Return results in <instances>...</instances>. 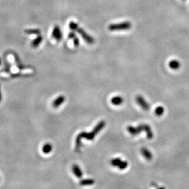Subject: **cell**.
Here are the masks:
<instances>
[{
    "mask_svg": "<svg viewBox=\"0 0 189 189\" xmlns=\"http://www.w3.org/2000/svg\"><path fill=\"white\" fill-rule=\"evenodd\" d=\"M127 131L133 136L138 135L141 132L144 131L146 133V136L148 139L151 140L154 137V133L152 129L148 124H140L138 127H133V126L129 125L127 127Z\"/></svg>",
    "mask_w": 189,
    "mask_h": 189,
    "instance_id": "obj_1",
    "label": "cell"
},
{
    "mask_svg": "<svg viewBox=\"0 0 189 189\" xmlns=\"http://www.w3.org/2000/svg\"><path fill=\"white\" fill-rule=\"evenodd\" d=\"M132 27V24L129 21H124L120 23H115L112 24L108 26V29L110 31H124L128 30Z\"/></svg>",
    "mask_w": 189,
    "mask_h": 189,
    "instance_id": "obj_2",
    "label": "cell"
},
{
    "mask_svg": "<svg viewBox=\"0 0 189 189\" xmlns=\"http://www.w3.org/2000/svg\"><path fill=\"white\" fill-rule=\"evenodd\" d=\"M77 31L78 32V33L81 36V37L84 39V41L86 43H88V44H90V45L93 44L94 43V38L91 37L90 35H89L83 29L81 28H78L77 29Z\"/></svg>",
    "mask_w": 189,
    "mask_h": 189,
    "instance_id": "obj_3",
    "label": "cell"
},
{
    "mask_svg": "<svg viewBox=\"0 0 189 189\" xmlns=\"http://www.w3.org/2000/svg\"><path fill=\"white\" fill-rule=\"evenodd\" d=\"M111 165L113 167L119 168L121 170H123L127 168L128 162L126 161H122L120 158H115L111 160Z\"/></svg>",
    "mask_w": 189,
    "mask_h": 189,
    "instance_id": "obj_4",
    "label": "cell"
},
{
    "mask_svg": "<svg viewBox=\"0 0 189 189\" xmlns=\"http://www.w3.org/2000/svg\"><path fill=\"white\" fill-rule=\"evenodd\" d=\"M136 102L141 108H142L145 110H146V111L150 108V105H149L147 102L143 98L142 96H138L136 97Z\"/></svg>",
    "mask_w": 189,
    "mask_h": 189,
    "instance_id": "obj_5",
    "label": "cell"
},
{
    "mask_svg": "<svg viewBox=\"0 0 189 189\" xmlns=\"http://www.w3.org/2000/svg\"><path fill=\"white\" fill-rule=\"evenodd\" d=\"M52 36L57 41H60L62 37V34L61 32V30L60 28L58 26H54V28L53 29V33H52Z\"/></svg>",
    "mask_w": 189,
    "mask_h": 189,
    "instance_id": "obj_6",
    "label": "cell"
},
{
    "mask_svg": "<svg viewBox=\"0 0 189 189\" xmlns=\"http://www.w3.org/2000/svg\"><path fill=\"white\" fill-rule=\"evenodd\" d=\"M105 125H106V123L104 121H101L100 122H99L98 123V124L96 126V127H94V129L92 131V133L96 136L97 133H99L100 132V131L101 130H102L105 127Z\"/></svg>",
    "mask_w": 189,
    "mask_h": 189,
    "instance_id": "obj_7",
    "label": "cell"
},
{
    "mask_svg": "<svg viewBox=\"0 0 189 189\" xmlns=\"http://www.w3.org/2000/svg\"><path fill=\"white\" fill-rule=\"evenodd\" d=\"M141 152L142 153L143 157L147 160H151L152 159V154L147 149L143 147L141 149Z\"/></svg>",
    "mask_w": 189,
    "mask_h": 189,
    "instance_id": "obj_8",
    "label": "cell"
},
{
    "mask_svg": "<svg viewBox=\"0 0 189 189\" xmlns=\"http://www.w3.org/2000/svg\"><path fill=\"white\" fill-rule=\"evenodd\" d=\"M65 101V97L64 96H60L58 98H57L53 102L52 105L54 108L59 107L62 103H64Z\"/></svg>",
    "mask_w": 189,
    "mask_h": 189,
    "instance_id": "obj_9",
    "label": "cell"
},
{
    "mask_svg": "<svg viewBox=\"0 0 189 189\" xmlns=\"http://www.w3.org/2000/svg\"><path fill=\"white\" fill-rule=\"evenodd\" d=\"M72 170L74 173L75 175L78 178H81L83 176V173L80 169V168L77 165H74L72 167Z\"/></svg>",
    "mask_w": 189,
    "mask_h": 189,
    "instance_id": "obj_10",
    "label": "cell"
},
{
    "mask_svg": "<svg viewBox=\"0 0 189 189\" xmlns=\"http://www.w3.org/2000/svg\"><path fill=\"white\" fill-rule=\"evenodd\" d=\"M124 99L121 96H115L111 99V102L115 105H120L123 103Z\"/></svg>",
    "mask_w": 189,
    "mask_h": 189,
    "instance_id": "obj_11",
    "label": "cell"
},
{
    "mask_svg": "<svg viewBox=\"0 0 189 189\" xmlns=\"http://www.w3.org/2000/svg\"><path fill=\"white\" fill-rule=\"evenodd\" d=\"M180 62L176 59H173L170 61L169 62V67L172 69H174V70H176L178 69L180 67Z\"/></svg>",
    "mask_w": 189,
    "mask_h": 189,
    "instance_id": "obj_12",
    "label": "cell"
},
{
    "mask_svg": "<svg viewBox=\"0 0 189 189\" xmlns=\"http://www.w3.org/2000/svg\"><path fill=\"white\" fill-rule=\"evenodd\" d=\"M42 40H43L42 37L41 35H39L32 42L31 45H32V47H34V48H36V47H37L39 45L41 44V43L42 42Z\"/></svg>",
    "mask_w": 189,
    "mask_h": 189,
    "instance_id": "obj_13",
    "label": "cell"
},
{
    "mask_svg": "<svg viewBox=\"0 0 189 189\" xmlns=\"http://www.w3.org/2000/svg\"><path fill=\"white\" fill-rule=\"evenodd\" d=\"M94 183H95V180L94 179H86L82 180L80 182V184L82 185H93Z\"/></svg>",
    "mask_w": 189,
    "mask_h": 189,
    "instance_id": "obj_14",
    "label": "cell"
},
{
    "mask_svg": "<svg viewBox=\"0 0 189 189\" xmlns=\"http://www.w3.org/2000/svg\"><path fill=\"white\" fill-rule=\"evenodd\" d=\"M52 150V146L50 143H46L42 147V152L45 154H49Z\"/></svg>",
    "mask_w": 189,
    "mask_h": 189,
    "instance_id": "obj_15",
    "label": "cell"
},
{
    "mask_svg": "<svg viewBox=\"0 0 189 189\" xmlns=\"http://www.w3.org/2000/svg\"><path fill=\"white\" fill-rule=\"evenodd\" d=\"M69 37L70 39H73V40H74V45L75 47L78 46V45H79V39H78L76 35L75 34V33L74 32H71L69 34Z\"/></svg>",
    "mask_w": 189,
    "mask_h": 189,
    "instance_id": "obj_16",
    "label": "cell"
},
{
    "mask_svg": "<svg viewBox=\"0 0 189 189\" xmlns=\"http://www.w3.org/2000/svg\"><path fill=\"white\" fill-rule=\"evenodd\" d=\"M25 33L28 34H37L39 35L41 33V31L37 29H29L25 30Z\"/></svg>",
    "mask_w": 189,
    "mask_h": 189,
    "instance_id": "obj_17",
    "label": "cell"
},
{
    "mask_svg": "<svg viewBox=\"0 0 189 189\" xmlns=\"http://www.w3.org/2000/svg\"><path fill=\"white\" fill-rule=\"evenodd\" d=\"M164 108L162 106H159L158 107H157L155 110V114L157 116H162L163 113H164Z\"/></svg>",
    "mask_w": 189,
    "mask_h": 189,
    "instance_id": "obj_18",
    "label": "cell"
},
{
    "mask_svg": "<svg viewBox=\"0 0 189 189\" xmlns=\"http://www.w3.org/2000/svg\"><path fill=\"white\" fill-rule=\"evenodd\" d=\"M69 28L72 31H77V29L79 28V26H78V25L77 23L74 21H71L69 23Z\"/></svg>",
    "mask_w": 189,
    "mask_h": 189,
    "instance_id": "obj_19",
    "label": "cell"
},
{
    "mask_svg": "<svg viewBox=\"0 0 189 189\" xmlns=\"http://www.w3.org/2000/svg\"><path fill=\"white\" fill-rule=\"evenodd\" d=\"M2 99V95H1V86H0V102L1 101Z\"/></svg>",
    "mask_w": 189,
    "mask_h": 189,
    "instance_id": "obj_20",
    "label": "cell"
},
{
    "mask_svg": "<svg viewBox=\"0 0 189 189\" xmlns=\"http://www.w3.org/2000/svg\"><path fill=\"white\" fill-rule=\"evenodd\" d=\"M1 64V59H0V65Z\"/></svg>",
    "mask_w": 189,
    "mask_h": 189,
    "instance_id": "obj_21",
    "label": "cell"
},
{
    "mask_svg": "<svg viewBox=\"0 0 189 189\" xmlns=\"http://www.w3.org/2000/svg\"><path fill=\"white\" fill-rule=\"evenodd\" d=\"M183 1H185V0H183Z\"/></svg>",
    "mask_w": 189,
    "mask_h": 189,
    "instance_id": "obj_22",
    "label": "cell"
}]
</instances>
